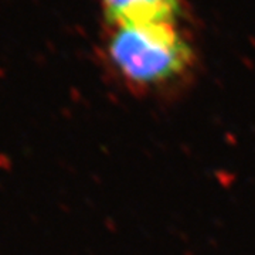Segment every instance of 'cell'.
<instances>
[{
    "instance_id": "6da1fadb",
    "label": "cell",
    "mask_w": 255,
    "mask_h": 255,
    "mask_svg": "<svg viewBox=\"0 0 255 255\" xmlns=\"http://www.w3.org/2000/svg\"><path fill=\"white\" fill-rule=\"evenodd\" d=\"M105 51L114 71L136 88L166 85L193 64V48L177 23L112 26Z\"/></svg>"
},
{
    "instance_id": "7a4b0ae2",
    "label": "cell",
    "mask_w": 255,
    "mask_h": 255,
    "mask_svg": "<svg viewBox=\"0 0 255 255\" xmlns=\"http://www.w3.org/2000/svg\"><path fill=\"white\" fill-rule=\"evenodd\" d=\"M110 26L132 23H177L183 13L182 0H102Z\"/></svg>"
}]
</instances>
